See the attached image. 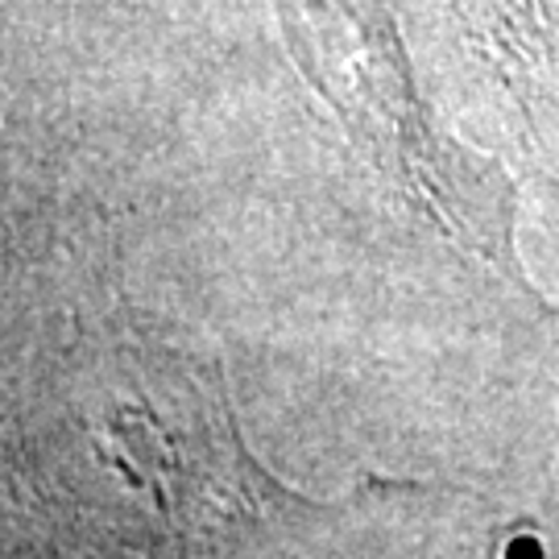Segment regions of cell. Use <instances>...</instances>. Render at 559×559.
Instances as JSON below:
<instances>
[{
  "mask_svg": "<svg viewBox=\"0 0 559 559\" xmlns=\"http://www.w3.org/2000/svg\"><path fill=\"white\" fill-rule=\"evenodd\" d=\"M307 13L311 29L323 34L311 71L340 75V83L320 80L323 92L353 96V108L344 104L340 112L353 120L381 170H390L473 258L519 278L514 187L498 166L436 138L390 29L378 38V9H365V0H307Z\"/></svg>",
  "mask_w": 559,
  "mask_h": 559,
  "instance_id": "6da1fadb",
  "label": "cell"
}]
</instances>
